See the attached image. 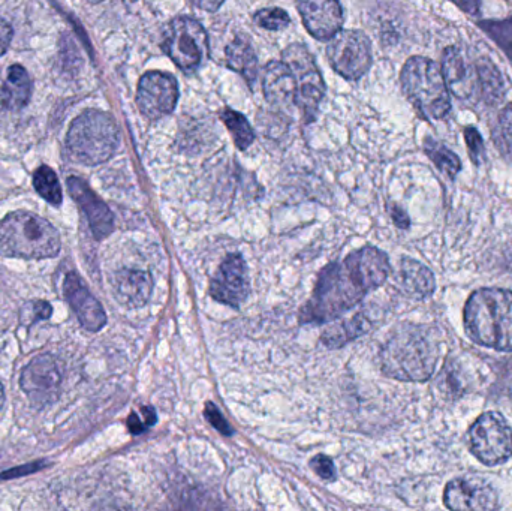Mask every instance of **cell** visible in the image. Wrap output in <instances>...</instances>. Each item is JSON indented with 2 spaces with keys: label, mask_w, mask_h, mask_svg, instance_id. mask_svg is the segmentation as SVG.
Returning <instances> with one entry per match:
<instances>
[{
  "label": "cell",
  "mask_w": 512,
  "mask_h": 511,
  "mask_svg": "<svg viewBox=\"0 0 512 511\" xmlns=\"http://www.w3.org/2000/svg\"><path fill=\"white\" fill-rule=\"evenodd\" d=\"M376 288L373 279L364 270L358 252H352L343 263L328 264L319 273L312 297L301 308L300 323L336 321Z\"/></svg>",
  "instance_id": "cell-1"
},
{
  "label": "cell",
  "mask_w": 512,
  "mask_h": 511,
  "mask_svg": "<svg viewBox=\"0 0 512 511\" xmlns=\"http://www.w3.org/2000/svg\"><path fill=\"white\" fill-rule=\"evenodd\" d=\"M441 359V344L427 326L402 324L379 353L382 372L400 381H427Z\"/></svg>",
  "instance_id": "cell-2"
},
{
  "label": "cell",
  "mask_w": 512,
  "mask_h": 511,
  "mask_svg": "<svg viewBox=\"0 0 512 511\" xmlns=\"http://www.w3.org/2000/svg\"><path fill=\"white\" fill-rule=\"evenodd\" d=\"M465 329L477 344L512 353V291L502 288L475 291L466 303Z\"/></svg>",
  "instance_id": "cell-3"
},
{
  "label": "cell",
  "mask_w": 512,
  "mask_h": 511,
  "mask_svg": "<svg viewBox=\"0 0 512 511\" xmlns=\"http://www.w3.org/2000/svg\"><path fill=\"white\" fill-rule=\"evenodd\" d=\"M60 252L59 231L35 213H9L0 221V255L21 260H44Z\"/></svg>",
  "instance_id": "cell-4"
},
{
  "label": "cell",
  "mask_w": 512,
  "mask_h": 511,
  "mask_svg": "<svg viewBox=\"0 0 512 511\" xmlns=\"http://www.w3.org/2000/svg\"><path fill=\"white\" fill-rule=\"evenodd\" d=\"M120 144L119 128L104 111L87 110L72 122L66 135V149L75 162L99 165L116 153Z\"/></svg>",
  "instance_id": "cell-5"
},
{
  "label": "cell",
  "mask_w": 512,
  "mask_h": 511,
  "mask_svg": "<svg viewBox=\"0 0 512 511\" xmlns=\"http://www.w3.org/2000/svg\"><path fill=\"white\" fill-rule=\"evenodd\" d=\"M403 90L426 119H444L451 110L450 89L441 66L427 57L415 56L403 66Z\"/></svg>",
  "instance_id": "cell-6"
},
{
  "label": "cell",
  "mask_w": 512,
  "mask_h": 511,
  "mask_svg": "<svg viewBox=\"0 0 512 511\" xmlns=\"http://www.w3.org/2000/svg\"><path fill=\"white\" fill-rule=\"evenodd\" d=\"M164 51L182 71L191 74L209 56V36L194 18L177 17L165 30Z\"/></svg>",
  "instance_id": "cell-7"
},
{
  "label": "cell",
  "mask_w": 512,
  "mask_h": 511,
  "mask_svg": "<svg viewBox=\"0 0 512 511\" xmlns=\"http://www.w3.org/2000/svg\"><path fill=\"white\" fill-rule=\"evenodd\" d=\"M283 62L289 66L297 86V107L307 123L318 113L319 104L325 95V84L306 45L292 44L283 51Z\"/></svg>",
  "instance_id": "cell-8"
},
{
  "label": "cell",
  "mask_w": 512,
  "mask_h": 511,
  "mask_svg": "<svg viewBox=\"0 0 512 511\" xmlns=\"http://www.w3.org/2000/svg\"><path fill=\"white\" fill-rule=\"evenodd\" d=\"M468 444L484 465L502 464L512 456V429L501 414H483L469 429Z\"/></svg>",
  "instance_id": "cell-9"
},
{
  "label": "cell",
  "mask_w": 512,
  "mask_h": 511,
  "mask_svg": "<svg viewBox=\"0 0 512 511\" xmlns=\"http://www.w3.org/2000/svg\"><path fill=\"white\" fill-rule=\"evenodd\" d=\"M327 57L337 74L358 80L372 65V45L360 30H339L330 39Z\"/></svg>",
  "instance_id": "cell-10"
},
{
  "label": "cell",
  "mask_w": 512,
  "mask_h": 511,
  "mask_svg": "<svg viewBox=\"0 0 512 511\" xmlns=\"http://www.w3.org/2000/svg\"><path fill=\"white\" fill-rule=\"evenodd\" d=\"M62 380V362L51 354H42L24 368L20 386L33 407L44 408L59 398Z\"/></svg>",
  "instance_id": "cell-11"
},
{
  "label": "cell",
  "mask_w": 512,
  "mask_h": 511,
  "mask_svg": "<svg viewBox=\"0 0 512 511\" xmlns=\"http://www.w3.org/2000/svg\"><path fill=\"white\" fill-rule=\"evenodd\" d=\"M179 101L177 80L164 72H147L138 83L137 104L146 119H162L173 113Z\"/></svg>",
  "instance_id": "cell-12"
},
{
  "label": "cell",
  "mask_w": 512,
  "mask_h": 511,
  "mask_svg": "<svg viewBox=\"0 0 512 511\" xmlns=\"http://www.w3.org/2000/svg\"><path fill=\"white\" fill-rule=\"evenodd\" d=\"M210 294L216 302L239 309L251 294L248 266L240 254L227 255L213 276Z\"/></svg>",
  "instance_id": "cell-13"
},
{
  "label": "cell",
  "mask_w": 512,
  "mask_h": 511,
  "mask_svg": "<svg viewBox=\"0 0 512 511\" xmlns=\"http://www.w3.org/2000/svg\"><path fill=\"white\" fill-rule=\"evenodd\" d=\"M445 506L450 510L490 511L498 509V494L486 480L460 477L445 488Z\"/></svg>",
  "instance_id": "cell-14"
},
{
  "label": "cell",
  "mask_w": 512,
  "mask_h": 511,
  "mask_svg": "<svg viewBox=\"0 0 512 511\" xmlns=\"http://www.w3.org/2000/svg\"><path fill=\"white\" fill-rule=\"evenodd\" d=\"M442 72L448 89L460 101L480 99V72L477 63H469L457 47H448L442 57Z\"/></svg>",
  "instance_id": "cell-15"
},
{
  "label": "cell",
  "mask_w": 512,
  "mask_h": 511,
  "mask_svg": "<svg viewBox=\"0 0 512 511\" xmlns=\"http://www.w3.org/2000/svg\"><path fill=\"white\" fill-rule=\"evenodd\" d=\"M63 294L87 332L96 333L104 329L107 324V314L77 273L71 272L66 275Z\"/></svg>",
  "instance_id": "cell-16"
},
{
  "label": "cell",
  "mask_w": 512,
  "mask_h": 511,
  "mask_svg": "<svg viewBox=\"0 0 512 511\" xmlns=\"http://www.w3.org/2000/svg\"><path fill=\"white\" fill-rule=\"evenodd\" d=\"M298 12L307 32L318 39H331L343 24L339 0H297Z\"/></svg>",
  "instance_id": "cell-17"
},
{
  "label": "cell",
  "mask_w": 512,
  "mask_h": 511,
  "mask_svg": "<svg viewBox=\"0 0 512 511\" xmlns=\"http://www.w3.org/2000/svg\"><path fill=\"white\" fill-rule=\"evenodd\" d=\"M68 189L75 203L86 215L93 236L98 240L110 236L114 230V216L110 207L89 188L84 180L78 177H69Z\"/></svg>",
  "instance_id": "cell-18"
},
{
  "label": "cell",
  "mask_w": 512,
  "mask_h": 511,
  "mask_svg": "<svg viewBox=\"0 0 512 511\" xmlns=\"http://www.w3.org/2000/svg\"><path fill=\"white\" fill-rule=\"evenodd\" d=\"M262 89L265 99L279 110H289L297 105V86L291 69L285 62H270L264 69Z\"/></svg>",
  "instance_id": "cell-19"
},
{
  "label": "cell",
  "mask_w": 512,
  "mask_h": 511,
  "mask_svg": "<svg viewBox=\"0 0 512 511\" xmlns=\"http://www.w3.org/2000/svg\"><path fill=\"white\" fill-rule=\"evenodd\" d=\"M153 279L144 270L123 269L114 275L113 291L117 302L129 309L143 308L152 296Z\"/></svg>",
  "instance_id": "cell-20"
},
{
  "label": "cell",
  "mask_w": 512,
  "mask_h": 511,
  "mask_svg": "<svg viewBox=\"0 0 512 511\" xmlns=\"http://www.w3.org/2000/svg\"><path fill=\"white\" fill-rule=\"evenodd\" d=\"M396 281L400 290L414 299H426L435 293L436 281L432 270L412 258L400 260Z\"/></svg>",
  "instance_id": "cell-21"
},
{
  "label": "cell",
  "mask_w": 512,
  "mask_h": 511,
  "mask_svg": "<svg viewBox=\"0 0 512 511\" xmlns=\"http://www.w3.org/2000/svg\"><path fill=\"white\" fill-rule=\"evenodd\" d=\"M32 96V80L21 65H12L0 87V104L8 110H21Z\"/></svg>",
  "instance_id": "cell-22"
},
{
  "label": "cell",
  "mask_w": 512,
  "mask_h": 511,
  "mask_svg": "<svg viewBox=\"0 0 512 511\" xmlns=\"http://www.w3.org/2000/svg\"><path fill=\"white\" fill-rule=\"evenodd\" d=\"M370 326H372V323H370L369 318L366 317L364 312H360V314L349 318V320L339 321V323L328 327L322 333L321 341L330 350H337V348L345 347L348 342L366 335L370 330Z\"/></svg>",
  "instance_id": "cell-23"
},
{
  "label": "cell",
  "mask_w": 512,
  "mask_h": 511,
  "mask_svg": "<svg viewBox=\"0 0 512 511\" xmlns=\"http://www.w3.org/2000/svg\"><path fill=\"white\" fill-rule=\"evenodd\" d=\"M227 63L233 71L239 72L254 87L258 75V57L254 47L246 38H236L227 47Z\"/></svg>",
  "instance_id": "cell-24"
},
{
  "label": "cell",
  "mask_w": 512,
  "mask_h": 511,
  "mask_svg": "<svg viewBox=\"0 0 512 511\" xmlns=\"http://www.w3.org/2000/svg\"><path fill=\"white\" fill-rule=\"evenodd\" d=\"M480 72V99L487 104H498L504 96V80L492 60H480L477 62Z\"/></svg>",
  "instance_id": "cell-25"
},
{
  "label": "cell",
  "mask_w": 512,
  "mask_h": 511,
  "mask_svg": "<svg viewBox=\"0 0 512 511\" xmlns=\"http://www.w3.org/2000/svg\"><path fill=\"white\" fill-rule=\"evenodd\" d=\"M424 150H426L427 156L435 162L436 167H438L442 173L451 177V179H454V177L460 173V170H462V162H460L459 156L451 152L444 144L433 140V138H426V141H424Z\"/></svg>",
  "instance_id": "cell-26"
},
{
  "label": "cell",
  "mask_w": 512,
  "mask_h": 511,
  "mask_svg": "<svg viewBox=\"0 0 512 511\" xmlns=\"http://www.w3.org/2000/svg\"><path fill=\"white\" fill-rule=\"evenodd\" d=\"M221 117L225 125H227V128L230 129L234 143H236V146L239 147L240 150H246L254 143V129H252L248 119H246L242 113L227 108V110L222 111Z\"/></svg>",
  "instance_id": "cell-27"
},
{
  "label": "cell",
  "mask_w": 512,
  "mask_h": 511,
  "mask_svg": "<svg viewBox=\"0 0 512 511\" xmlns=\"http://www.w3.org/2000/svg\"><path fill=\"white\" fill-rule=\"evenodd\" d=\"M33 186L47 203L53 204V206L62 204V188H60L59 179H57L56 173L47 165H42L35 171Z\"/></svg>",
  "instance_id": "cell-28"
},
{
  "label": "cell",
  "mask_w": 512,
  "mask_h": 511,
  "mask_svg": "<svg viewBox=\"0 0 512 511\" xmlns=\"http://www.w3.org/2000/svg\"><path fill=\"white\" fill-rule=\"evenodd\" d=\"M478 26L504 50L512 63V17L505 20L480 21Z\"/></svg>",
  "instance_id": "cell-29"
},
{
  "label": "cell",
  "mask_w": 512,
  "mask_h": 511,
  "mask_svg": "<svg viewBox=\"0 0 512 511\" xmlns=\"http://www.w3.org/2000/svg\"><path fill=\"white\" fill-rule=\"evenodd\" d=\"M495 143L504 155L512 158V102L502 111L495 128Z\"/></svg>",
  "instance_id": "cell-30"
},
{
  "label": "cell",
  "mask_w": 512,
  "mask_h": 511,
  "mask_svg": "<svg viewBox=\"0 0 512 511\" xmlns=\"http://www.w3.org/2000/svg\"><path fill=\"white\" fill-rule=\"evenodd\" d=\"M254 21L262 29L282 30L289 26L291 18L283 9L265 8L255 12Z\"/></svg>",
  "instance_id": "cell-31"
},
{
  "label": "cell",
  "mask_w": 512,
  "mask_h": 511,
  "mask_svg": "<svg viewBox=\"0 0 512 511\" xmlns=\"http://www.w3.org/2000/svg\"><path fill=\"white\" fill-rule=\"evenodd\" d=\"M53 314L50 303L42 302V300H33L26 303L21 308V323L29 324L38 323V321L48 320Z\"/></svg>",
  "instance_id": "cell-32"
},
{
  "label": "cell",
  "mask_w": 512,
  "mask_h": 511,
  "mask_svg": "<svg viewBox=\"0 0 512 511\" xmlns=\"http://www.w3.org/2000/svg\"><path fill=\"white\" fill-rule=\"evenodd\" d=\"M204 416H206L207 422L216 429V431L221 432L225 437H231L234 434L233 428H231L230 423L227 422L224 416H222L221 411L218 410L213 402H207L206 410H204Z\"/></svg>",
  "instance_id": "cell-33"
},
{
  "label": "cell",
  "mask_w": 512,
  "mask_h": 511,
  "mask_svg": "<svg viewBox=\"0 0 512 511\" xmlns=\"http://www.w3.org/2000/svg\"><path fill=\"white\" fill-rule=\"evenodd\" d=\"M465 140L466 143H468L472 161H474L475 164H480L484 158V141L480 131L475 129L474 126H468V128L465 129Z\"/></svg>",
  "instance_id": "cell-34"
},
{
  "label": "cell",
  "mask_w": 512,
  "mask_h": 511,
  "mask_svg": "<svg viewBox=\"0 0 512 511\" xmlns=\"http://www.w3.org/2000/svg\"><path fill=\"white\" fill-rule=\"evenodd\" d=\"M310 468H312L321 479H336V465H334L333 459L328 458V456L316 455L315 458L310 461Z\"/></svg>",
  "instance_id": "cell-35"
},
{
  "label": "cell",
  "mask_w": 512,
  "mask_h": 511,
  "mask_svg": "<svg viewBox=\"0 0 512 511\" xmlns=\"http://www.w3.org/2000/svg\"><path fill=\"white\" fill-rule=\"evenodd\" d=\"M12 39V29L3 18H0V56L6 53Z\"/></svg>",
  "instance_id": "cell-36"
},
{
  "label": "cell",
  "mask_w": 512,
  "mask_h": 511,
  "mask_svg": "<svg viewBox=\"0 0 512 511\" xmlns=\"http://www.w3.org/2000/svg\"><path fill=\"white\" fill-rule=\"evenodd\" d=\"M390 213L391 218H393L394 224H396L397 227L403 228V230L409 228V224H411V221H409V216L406 215L405 210L400 209L399 206H391Z\"/></svg>",
  "instance_id": "cell-37"
},
{
  "label": "cell",
  "mask_w": 512,
  "mask_h": 511,
  "mask_svg": "<svg viewBox=\"0 0 512 511\" xmlns=\"http://www.w3.org/2000/svg\"><path fill=\"white\" fill-rule=\"evenodd\" d=\"M456 3L462 11L468 12L471 15H477L480 12L481 0H451Z\"/></svg>",
  "instance_id": "cell-38"
},
{
  "label": "cell",
  "mask_w": 512,
  "mask_h": 511,
  "mask_svg": "<svg viewBox=\"0 0 512 511\" xmlns=\"http://www.w3.org/2000/svg\"><path fill=\"white\" fill-rule=\"evenodd\" d=\"M197 8L207 12H215L224 5L225 0H191Z\"/></svg>",
  "instance_id": "cell-39"
},
{
  "label": "cell",
  "mask_w": 512,
  "mask_h": 511,
  "mask_svg": "<svg viewBox=\"0 0 512 511\" xmlns=\"http://www.w3.org/2000/svg\"><path fill=\"white\" fill-rule=\"evenodd\" d=\"M128 428L129 431H131V434L140 435L146 431L147 426L141 422L140 416H138V414L132 413L128 419Z\"/></svg>",
  "instance_id": "cell-40"
},
{
  "label": "cell",
  "mask_w": 512,
  "mask_h": 511,
  "mask_svg": "<svg viewBox=\"0 0 512 511\" xmlns=\"http://www.w3.org/2000/svg\"><path fill=\"white\" fill-rule=\"evenodd\" d=\"M42 467H38V465H27V467L18 468L17 471H8V473L2 474L0 479H9V477H18L20 474L32 473V471L41 470Z\"/></svg>",
  "instance_id": "cell-41"
},
{
  "label": "cell",
  "mask_w": 512,
  "mask_h": 511,
  "mask_svg": "<svg viewBox=\"0 0 512 511\" xmlns=\"http://www.w3.org/2000/svg\"><path fill=\"white\" fill-rule=\"evenodd\" d=\"M141 413H143L144 423H146L147 428L156 425V422H158V416H156L155 408L150 407V405L149 407H143Z\"/></svg>",
  "instance_id": "cell-42"
},
{
  "label": "cell",
  "mask_w": 512,
  "mask_h": 511,
  "mask_svg": "<svg viewBox=\"0 0 512 511\" xmlns=\"http://www.w3.org/2000/svg\"><path fill=\"white\" fill-rule=\"evenodd\" d=\"M3 404H5V390H3L2 383H0V410H2Z\"/></svg>",
  "instance_id": "cell-43"
},
{
  "label": "cell",
  "mask_w": 512,
  "mask_h": 511,
  "mask_svg": "<svg viewBox=\"0 0 512 511\" xmlns=\"http://www.w3.org/2000/svg\"><path fill=\"white\" fill-rule=\"evenodd\" d=\"M87 2H90V3H101V2H104V0H87Z\"/></svg>",
  "instance_id": "cell-44"
}]
</instances>
